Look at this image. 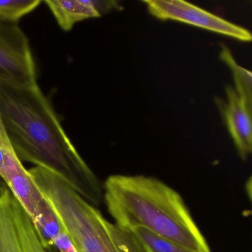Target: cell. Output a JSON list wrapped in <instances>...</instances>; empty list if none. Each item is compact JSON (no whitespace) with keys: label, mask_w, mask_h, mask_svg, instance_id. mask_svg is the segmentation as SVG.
Instances as JSON below:
<instances>
[{"label":"cell","mask_w":252,"mask_h":252,"mask_svg":"<svg viewBox=\"0 0 252 252\" xmlns=\"http://www.w3.org/2000/svg\"><path fill=\"white\" fill-rule=\"evenodd\" d=\"M0 119L22 162L55 172L90 204L100 206L103 185L70 141L38 84L0 81Z\"/></svg>","instance_id":"1"},{"label":"cell","mask_w":252,"mask_h":252,"mask_svg":"<svg viewBox=\"0 0 252 252\" xmlns=\"http://www.w3.org/2000/svg\"><path fill=\"white\" fill-rule=\"evenodd\" d=\"M103 200L115 223L144 229L192 252H212L182 196L154 177L112 175Z\"/></svg>","instance_id":"2"},{"label":"cell","mask_w":252,"mask_h":252,"mask_svg":"<svg viewBox=\"0 0 252 252\" xmlns=\"http://www.w3.org/2000/svg\"><path fill=\"white\" fill-rule=\"evenodd\" d=\"M29 171L78 252H150L133 231L106 219L60 175L41 166Z\"/></svg>","instance_id":"3"},{"label":"cell","mask_w":252,"mask_h":252,"mask_svg":"<svg viewBox=\"0 0 252 252\" xmlns=\"http://www.w3.org/2000/svg\"><path fill=\"white\" fill-rule=\"evenodd\" d=\"M0 252H48L32 218L4 182L0 183Z\"/></svg>","instance_id":"4"},{"label":"cell","mask_w":252,"mask_h":252,"mask_svg":"<svg viewBox=\"0 0 252 252\" xmlns=\"http://www.w3.org/2000/svg\"><path fill=\"white\" fill-rule=\"evenodd\" d=\"M0 81L37 84V70L29 38L18 24L0 23Z\"/></svg>","instance_id":"5"},{"label":"cell","mask_w":252,"mask_h":252,"mask_svg":"<svg viewBox=\"0 0 252 252\" xmlns=\"http://www.w3.org/2000/svg\"><path fill=\"white\" fill-rule=\"evenodd\" d=\"M149 12L156 18L174 20L225 35L243 42H251L250 32L184 0H145Z\"/></svg>","instance_id":"6"},{"label":"cell","mask_w":252,"mask_h":252,"mask_svg":"<svg viewBox=\"0 0 252 252\" xmlns=\"http://www.w3.org/2000/svg\"><path fill=\"white\" fill-rule=\"evenodd\" d=\"M0 147L3 154L5 171L3 182L33 220L44 196L36 186L33 177L17 156L4 129L1 119Z\"/></svg>","instance_id":"7"},{"label":"cell","mask_w":252,"mask_h":252,"mask_svg":"<svg viewBox=\"0 0 252 252\" xmlns=\"http://www.w3.org/2000/svg\"><path fill=\"white\" fill-rule=\"evenodd\" d=\"M225 93L228 104H222L225 124L240 158L246 160L252 151V107L230 85L225 88Z\"/></svg>","instance_id":"8"},{"label":"cell","mask_w":252,"mask_h":252,"mask_svg":"<svg viewBox=\"0 0 252 252\" xmlns=\"http://www.w3.org/2000/svg\"><path fill=\"white\" fill-rule=\"evenodd\" d=\"M44 2L64 32H70L84 20L101 17L94 0H45Z\"/></svg>","instance_id":"9"},{"label":"cell","mask_w":252,"mask_h":252,"mask_svg":"<svg viewBox=\"0 0 252 252\" xmlns=\"http://www.w3.org/2000/svg\"><path fill=\"white\" fill-rule=\"evenodd\" d=\"M38 237L47 251L54 247L56 237L64 229L57 212L44 197L32 220Z\"/></svg>","instance_id":"10"},{"label":"cell","mask_w":252,"mask_h":252,"mask_svg":"<svg viewBox=\"0 0 252 252\" xmlns=\"http://www.w3.org/2000/svg\"><path fill=\"white\" fill-rule=\"evenodd\" d=\"M220 58L229 67L234 78V88L237 95L248 104L252 107V72L243 68L237 64L231 51L225 45H221Z\"/></svg>","instance_id":"11"},{"label":"cell","mask_w":252,"mask_h":252,"mask_svg":"<svg viewBox=\"0 0 252 252\" xmlns=\"http://www.w3.org/2000/svg\"><path fill=\"white\" fill-rule=\"evenodd\" d=\"M41 3V0H0V23L18 24Z\"/></svg>","instance_id":"12"},{"label":"cell","mask_w":252,"mask_h":252,"mask_svg":"<svg viewBox=\"0 0 252 252\" xmlns=\"http://www.w3.org/2000/svg\"><path fill=\"white\" fill-rule=\"evenodd\" d=\"M147 246L150 252H192L141 228L132 230Z\"/></svg>","instance_id":"13"},{"label":"cell","mask_w":252,"mask_h":252,"mask_svg":"<svg viewBox=\"0 0 252 252\" xmlns=\"http://www.w3.org/2000/svg\"><path fill=\"white\" fill-rule=\"evenodd\" d=\"M48 252H78L64 229L56 237L54 240V247L48 250Z\"/></svg>","instance_id":"14"},{"label":"cell","mask_w":252,"mask_h":252,"mask_svg":"<svg viewBox=\"0 0 252 252\" xmlns=\"http://www.w3.org/2000/svg\"><path fill=\"white\" fill-rule=\"evenodd\" d=\"M5 178V166H4L3 154L0 147V178L4 181Z\"/></svg>","instance_id":"15"},{"label":"cell","mask_w":252,"mask_h":252,"mask_svg":"<svg viewBox=\"0 0 252 252\" xmlns=\"http://www.w3.org/2000/svg\"><path fill=\"white\" fill-rule=\"evenodd\" d=\"M0 179H1V178H0Z\"/></svg>","instance_id":"16"}]
</instances>
